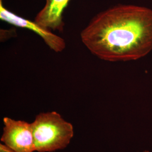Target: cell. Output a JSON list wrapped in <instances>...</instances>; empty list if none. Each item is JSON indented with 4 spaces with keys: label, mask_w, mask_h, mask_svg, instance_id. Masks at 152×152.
Returning <instances> with one entry per match:
<instances>
[{
    "label": "cell",
    "mask_w": 152,
    "mask_h": 152,
    "mask_svg": "<svg viewBox=\"0 0 152 152\" xmlns=\"http://www.w3.org/2000/svg\"><path fill=\"white\" fill-rule=\"evenodd\" d=\"M1 141L16 152H34L35 146L31 124L5 117Z\"/></svg>",
    "instance_id": "3957f363"
},
{
    "label": "cell",
    "mask_w": 152,
    "mask_h": 152,
    "mask_svg": "<svg viewBox=\"0 0 152 152\" xmlns=\"http://www.w3.org/2000/svg\"><path fill=\"white\" fill-rule=\"evenodd\" d=\"M71 0H45L34 21L51 31L63 32L64 27L63 13Z\"/></svg>",
    "instance_id": "5b68a950"
},
{
    "label": "cell",
    "mask_w": 152,
    "mask_h": 152,
    "mask_svg": "<svg viewBox=\"0 0 152 152\" xmlns=\"http://www.w3.org/2000/svg\"><path fill=\"white\" fill-rule=\"evenodd\" d=\"M149 152V151H144V152Z\"/></svg>",
    "instance_id": "ba28073f"
},
{
    "label": "cell",
    "mask_w": 152,
    "mask_h": 152,
    "mask_svg": "<svg viewBox=\"0 0 152 152\" xmlns=\"http://www.w3.org/2000/svg\"><path fill=\"white\" fill-rule=\"evenodd\" d=\"M16 30L11 29V30H1V40L5 41L7 39L16 36Z\"/></svg>",
    "instance_id": "8992f818"
},
{
    "label": "cell",
    "mask_w": 152,
    "mask_h": 152,
    "mask_svg": "<svg viewBox=\"0 0 152 152\" xmlns=\"http://www.w3.org/2000/svg\"><path fill=\"white\" fill-rule=\"evenodd\" d=\"M0 152H16L10 147H7L4 143L0 144Z\"/></svg>",
    "instance_id": "52a82bcc"
},
{
    "label": "cell",
    "mask_w": 152,
    "mask_h": 152,
    "mask_svg": "<svg viewBox=\"0 0 152 152\" xmlns=\"http://www.w3.org/2000/svg\"><path fill=\"white\" fill-rule=\"evenodd\" d=\"M31 125L36 152L63 149L74 135L73 125L55 111L39 113Z\"/></svg>",
    "instance_id": "7a4b0ae2"
},
{
    "label": "cell",
    "mask_w": 152,
    "mask_h": 152,
    "mask_svg": "<svg viewBox=\"0 0 152 152\" xmlns=\"http://www.w3.org/2000/svg\"><path fill=\"white\" fill-rule=\"evenodd\" d=\"M0 19L2 21L16 27L27 29L36 33L49 48L55 53L62 52L65 49L66 43L63 38L34 20L33 22L10 11L4 5L3 0H0Z\"/></svg>",
    "instance_id": "277c9868"
},
{
    "label": "cell",
    "mask_w": 152,
    "mask_h": 152,
    "mask_svg": "<svg viewBox=\"0 0 152 152\" xmlns=\"http://www.w3.org/2000/svg\"><path fill=\"white\" fill-rule=\"evenodd\" d=\"M83 44L102 60L140 59L152 50V10L117 5L99 12L81 33Z\"/></svg>",
    "instance_id": "6da1fadb"
}]
</instances>
